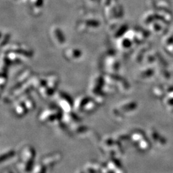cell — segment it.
Wrapping results in <instances>:
<instances>
[{"label":"cell","instance_id":"277c9868","mask_svg":"<svg viewBox=\"0 0 173 173\" xmlns=\"http://www.w3.org/2000/svg\"><path fill=\"white\" fill-rule=\"evenodd\" d=\"M16 156V152L13 150H7L4 153H2L1 155V162L2 164L6 163L12 159L13 158Z\"/></svg>","mask_w":173,"mask_h":173},{"label":"cell","instance_id":"6da1fadb","mask_svg":"<svg viewBox=\"0 0 173 173\" xmlns=\"http://www.w3.org/2000/svg\"><path fill=\"white\" fill-rule=\"evenodd\" d=\"M36 151L32 146H26L21 150L18 155L17 168L23 173L31 172L35 164Z\"/></svg>","mask_w":173,"mask_h":173},{"label":"cell","instance_id":"7a4b0ae2","mask_svg":"<svg viewBox=\"0 0 173 173\" xmlns=\"http://www.w3.org/2000/svg\"><path fill=\"white\" fill-rule=\"evenodd\" d=\"M62 159V155L59 153H53L42 156L40 162L49 171L57 165Z\"/></svg>","mask_w":173,"mask_h":173},{"label":"cell","instance_id":"5b68a950","mask_svg":"<svg viewBox=\"0 0 173 173\" xmlns=\"http://www.w3.org/2000/svg\"><path fill=\"white\" fill-rule=\"evenodd\" d=\"M32 171L33 173H47L48 170L45 166L39 162L34 165Z\"/></svg>","mask_w":173,"mask_h":173},{"label":"cell","instance_id":"3957f363","mask_svg":"<svg viewBox=\"0 0 173 173\" xmlns=\"http://www.w3.org/2000/svg\"><path fill=\"white\" fill-rule=\"evenodd\" d=\"M101 164L92 161L87 163L84 167L83 171L85 173H100Z\"/></svg>","mask_w":173,"mask_h":173},{"label":"cell","instance_id":"8992f818","mask_svg":"<svg viewBox=\"0 0 173 173\" xmlns=\"http://www.w3.org/2000/svg\"><path fill=\"white\" fill-rule=\"evenodd\" d=\"M3 173H14V172H12L11 171H4Z\"/></svg>","mask_w":173,"mask_h":173}]
</instances>
